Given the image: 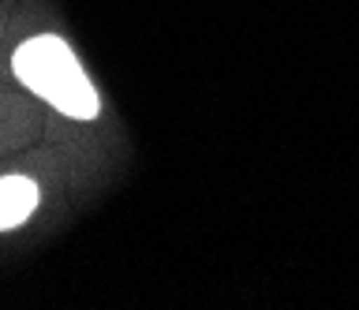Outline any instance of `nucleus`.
I'll return each instance as SVG.
<instances>
[{
	"label": "nucleus",
	"instance_id": "obj_2",
	"mask_svg": "<svg viewBox=\"0 0 359 310\" xmlns=\"http://www.w3.org/2000/svg\"><path fill=\"white\" fill-rule=\"evenodd\" d=\"M38 206V183L27 176H4L0 180V232L19 228Z\"/></svg>",
	"mask_w": 359,
	"mask_h": 310
},
{
	"label": "nucleus",
	"instance_id": "obj_1",
	"mask_svg": "<svg viewBox=\"0 0 359 310\" xmlns=\"http://www.w3.org/2000/svg\"><path fill=\"white\" fill-rule=\"evenodd\" d=\"M15 75L30 86L38 97L56 105L60 113L75 120H94L97 116V90L90 86L86 71L79 68L75 52L64 45L56 34H38L15 52Z\"/></svg>",
	"mask_w": 359,
	"mask_h": 310
}]
</instances>
